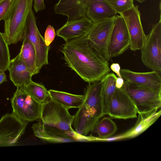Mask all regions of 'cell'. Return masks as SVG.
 I'll use <instances>...</instances> for the list:
<instances>
[{"label": "cell", "instance_id": "cell-1", "mask_svg": "<svg viewBox=\"0 0 161 161\" xmlns=\"http://www.w3.org/2000/svg\"><path fill=\"white\" fill-rule=\"evenodd\" d=\"M61 51L67 65L89 84L100 81L110 71L108 61L93 49L85 36L65 42Z\"/></svg>", "mask_w": 161, "mask_h": 161}, {"label": "cell", "instance_id": "cell-2", "mask_svg": "<svg viewBox=\"0 0 161 161\" xmlns=\"http://www.w3.org/2000/svg\"><path fill=\"white\" fill-rule=\"evenodd\" d=\"M33 0H12L3 20L5 38L8 45L23 39L24 30L28 14Z\"/></svg>", "mask_w": 161, "mask_h": 161}, {"label": "cell", "instance_id": "cell-3", "mask_svg": "<svg viewBox=\"0 0 161 161\" xmlns=\"http://www.w3.org/2000/svg\"><path fill=\"white\" fill-rule=\"evenodd\" d=\"M74 118L68 109L50 98L42 103L40 119L42 123L58 128L80 141H91L90 136H81L72 128Z\"/></svg>", "mask_w": 161, "mask_h": 161}, {"label": "cell", "instance_id": "cell-4", "mask_svg": "<svg viewBox=\"0 0 161 161\" xmlns=\"http://www.w3.org/2000/svg\"><path fill=\"white\" fill-rule=\"evenodd\" d=\"M143 63L153 70L161 72V17L157 23L153 25L151 30L146 36L141 48Z\"/></svg>", "mask_w": 161, "mask_h": 161}, {"label": "cell", "instance_id": "cell-5", "mask_svg": "<svg viewBox=\"0 0 161 161\" xmlns=\"http://www.w3.org/2000/svg\"><path fill=\"white\" fill-rule=\"evenodd\" d=\"M11 103L12 113L20 120L29 122L40 119L42 103L36 101L23 90L17 87Z\"/></svg>", "mask_w": 161, "mask_h": 161}, {"label": "cell", "instance_id": "cell-6", "mask_svg": "<svg viewBox=\"0 0 161 161\" xmlns=\"http://www.w3.org/2000/svg\"><path fill=\"white\" fill-rule=\"evenodd\" d=\"M123 87L135 103L138 113L158 110L161 106V91L124 82Z\"/></svg>", "mask_w": 161, "mask_h": 161}, {"label": "cell", "instance_id": "cell-7", "mask_svg": "<svg viewBox=\"0 0 161 161\" xmlns=\"http://www.w3.org/2000/svg\"><path fill=\"white\" fill-rule=\"evenodd\" d=\"M115 16L93 23L85 36L93 49L104 59L108 61V43Z\"/></svg>", "mask_w": 161, "mask_h": 161}, {"label": "cell", "instance_id": "cell-8", "mask_svg": "<svg viewBox=\"0 0 161 161\" xmlns=\"http://www.w3.org/2000/svg\"><path fill=\"white\" fill-rule=\"evenodd\" d=\"M24 38L28 40L35 48L36 67L40 70L43 66L48 64L49 46L46 45L44 38L38 30L36 17L32 9L30 11L26 20L24 32Z\"/></svg>", "mask_w": 161, "mask_h": 161}, {"label": "cell", "instance_id": "cell-9", "mask_svg": "<svg viewBox=\"0 0 161 161\" xmlns=\"http://www.w3.org/2000/svg\"><path fill=\"white\" fill-rule=\"evenodd\" d=\"M137 114L135 103L124 87L116 88L109 102L107 115L125 119L136 118Z\"/></svg>", "mask_w": 161, "mask_h": 161}, {"label": "cell", "instance_id": "cell-10", "mask_svg": "<svg viewBox=\"0 0 161 161\" xmlns=\"http://www.w3.org/2000/svg\"><path fill=\"white\" fill-rule=\"evenodd\" d=\"M29 122L8 113L0 119V147L15 145L24 134Z\"/></svg>", "mask_w": 161, "mask_h": 161}, {"label": "cell", "instance_id": "cell-11", "mask_svg": "<svg viewBox=\"0 0 161 161\" xmlns=\"http://www.w3.org/2000/svg\"><path fill=\"white\" fill-rule=\"evenodd\" d=\"M130 38L124 20L122 16L116 15L109 39L108 53L109 58L119 56L129 47Z\"/></svg>", "mask_w": 161, "mask_h": 161}, {"label": "cell", "instance_id": "cell-12", "mask_svg": "<svg viewBox=\"0 0 161 161\" xmlns=\"http://www.w3.org/2000/svg\"><path fill=\"white\" fill-rule=\"evenodd\" d=\"M139 6L134 5L132 8L119 14L123 18L129 34L130 49L133 51L141 50L146 37L142 26Z\"/></svg>", "mask_w": 161, "mask_h": 161}, {"label": "cell", "instance_id": "cell-13", "mask_svg": "<svg viewBox=\"0 0 161 161\" xmlns=\"http://www.w3.org/2000/svg\"><path fill=\"white\" fill-rule=\"evenodd\" d=\"M120 73L125 82L155 91H161V74L159 72L153 70L138 72L123 69H120Z\"/></svg>", "mask_w": 161, "mask_h": 161}, {"label": "cell", "instance_id": "cell-14", "mask_svg": "<svg viewBox=\"0 0 161 161\" xmlns=\"http://www.w3.org/2000/svg\"><path fill=\"white\" fill-rule=\"evenodd\" d=\"M105 0H59L54 7L57 14L67 17V21L78 20L86 17L87 9L94 2Z\"/></svg>", "mask_w": 161, "mask_h": 161}, {"label": "cell", "instance_id": "cell-15", "mask_svg": "<svg viewBox=\"0 0 161 161\" xmlns=\"http://www.w3.org/2000/svg\"><path fill=\"white\" fill-rule=\"evenodd\" d=\"M35 136L45 141L53 143H63L80 141L56 127L46 125L41 122L34 124L32 127Z\"/></svg>", "mask_w": 161, "mask_h": 161}, {"label": "cell", "instance_id": "cell-16", "mask_svg": "<svg viewBox=\"0 0 161 161\" xmlns=\"http://www.w3.org/2000/svg\"><path fill=\"white\" fill-rule=\"evenodd\" d=\"M93 24L86 16L78 20L67 21L57 30L56 34L66 42L75 38L85 36Z\"/></svg>", "mask_w": 161, "mask_h": 161}, {"label": "cell", "instance_id": "cell-17", "mask_svg": "<svg viewBox=\"0 0 161 161\" xmlns=\"http://www.w3.org/2000/svg\"><path fill=\"white\" fill-rule=\"evenodd\" d=\"M154 110L145 113L138 114L137 121L132 128L125 132L110 138L108 141L134 137L146 130L158 119L161 115V110Z\"/></svg>", "mask_w": 161, "mask_h": 161}, {"label": "cell", "instance_id": "cell-18", "mask_svg": "<svg viewBox=\"0 0 161 161\" xmlns=\"http://www.w3.org/2000/svg\"><path fill=\"white\" fill-rule=\"evenodd\" d=\"M8 69L10 80L17 87L23 89L32 81V75L19 54L10 60Z\"/></svg>", "mask_w": 161, "mask_h": 161}, {"label": "cell", "instance_id": "cell-19", "mask_svg": "<svg viewBox=\"0 0 161 161\" xmlns=\"http://www.w3.org/2000/svg\"><path fill=\"white\" fill-rule=\"evenodd\" d=\"M116 13L105 0L91 3L88 7L86 17L93 23L115 16Z\"/></svg>", "mask_w": 161, "mask_h": 161}, {"label": "cell", "instance_id": "cell-20", "mask_svg": "<svg viewBox=\"0 0 161 161\" xmlns=\"http://www.w3.org/2000/svg\"><path fill=\"white\" fill-rule=\"evenodd\" d=\"M47 93L50 98L68 109L78 108L85 98L84 94H74L53 89L47 91Z\"/></svg>", "mask_w": 161, "mask_h": 161}, {"label": "cell", "instance_id": "cell-21", "mask_svg": "<svg viewBox=\"0 0 161 161\" xmlns=\"http://www.w3.org/2000/svg\"><path fill=\"white\" fill-rule=\"evenodd\" d=\"M117 77L113 73H109L100 81L101 83V97L103 113L108 114V110L110 100L116 88L115 82Z\"/></svg>", "mask_w": 161, "mask_h": 161}, {"label": "cell", "instance_id": "cell-22", "mask_svg": "<svg viewBox=\"0 0 161 161\" xmlns=\"http://www.w3.org/2000/svg\"><path fill=\"white\" fill-rule=\"evenodd\" d=\"M23 40L18 54L33 76L38 73L40 71L36 67V51L33 46L28 40L24 38Z\"/></svg>", "mask_w": 161, "mask_h": 161}, {"label": "cell", "instance_id": "cell-23", "mask_svg": "<svg viewBox=\"0 0 161 161\" xmlns=\"http://www.w3.org/2000/svg\"><path fill=\"white\" fill-rule=\"evenodd\" d=\"M117 126L110 118L104 117L99 120L93 131L98 136L97 140H103L113 135L116 131Z\"/></svg>", "mask_w": 161, "mask_h": 161}, {"label": "cell", "instance_id": "cell-24", "mask_svg": "<svg viewBox=\"0 0 161 161\" xmlns=\"http://www.w3.org/2000/svg\"><path fill=\"white\" fill-rule=\"evenodd\" d=\"M22 89L40 103H42L46 101L48 96L47 91L44 86L33 81Z\"/></svg>", "mask_w": 161, "mask_h": 161}, {"label": "cell", "instance_id": "cell-25", "mask_svg": "<svg viewBox=\"0 0 161 161\" xmlns=\"http://www.w3.org/2000/svg\"><path fill=\"white\" fill-rule=\"evenodd\" d=\"M8 44L3 33L0 32V71L8 69L10 59Z\"/></svg>", "mask_w": 161, "mask_h": 161}, {"label": "cell", "instance_id": "cell-26", "mask_svg": "<svg viewBox=\"0 0 161 161\" xmlns=\"http://www.w3.org/2000/svg\"><path fill=\"white\" fill-rule=\"evenodd\" d=\"M116 14H120L133 8L134 0H105Z\"/></svg>", "mask_w": 161, "mask_h": 161}, {"label": "cell", "instance_id": "cell-27", "mask_svg": "<svg viewBox=\"0 0 161 161\" xmlns=\"http://www.w3.org/2000/svg\"><path fill=\"white\" fill-rule=\"evenodd\" d=\"M55 35L54 28L52 26L48 25L45 31L44 38L45 44L47 46H49L54 40Z\"/></svg>", "mask_w": 161, "mask_h": 161}, {"label": "cell", "instance_id": "cell-28", "mask_svg": "<svg viewBox=\"0 0 161 161\" xmlns=\"http://www.w3.org/2000/svg\"><path fill=\"white\" fill-rule=\"evenodd\" d=\"M12 0H3L0 1V21L3 20L8 9Z\"/></svg>", "mask_w": 161, "mask_h": 161}, {"label": "cell", "instance_id": "cell-29", "mask_svg": "<svg viewBox=\"0 0 161 161\" xmlns=\"http://www.w3.org/2000/svg\"><path fill=\"white\" fill-rule=\"evenodd\" d=\"M34 8L36 12L45 8L44 0H34Z\"/></svg>", "mask_w": 161, "mask_h": 161}, {"label": "cell", "instance_id": "cell-30", "mask_svg": "<svg viewBox=\"0 0 161 161\" xmlns=\"http://www.w3.org/2000/svg\"><path fill=\"white\" fill-rule=\"evenodd\" d=\"M110 68L114 72L118 77L122 78L120 74V67L118 63H114L110 66Z\"/></svg>", "mask_w": 161, "mask_h": 161}, {"label": "cell", "instance_id": "cell-31", "mask_svg": "<svg viewBox=\"0 0 161 161\" xmlns=\"http://www.w3.org/2000/svg\"><path fill=\"white\" fill-rule=\"evenodd\" d=\"M124 80L122 77H117L115 82V87L116 88L120 89L122 88L124 85Z\"/></svg>", "mask_w": 161, "mask_h": 161}, {"label": "cell", "instance_id": "cell-32", "mask_svg": "<svg viewBox=\"0 0 161 161\" xmlns=\"http://www.w3.org/2000/svg\"><path fill=\"white\" fill-rule=\"evenodd\" d=\"M4 72L0 71V85L7 81V76Z\"/></svg>", "mask_w": 161, "mask_h": 161}, {"label": "cell", "instance_id": "cell-33", "mask_svg": "<svg viewBox=\"0 0 161 161\" xmlns=\"http://www.w3.org/2000/svg\"><path fill=\"white\" fill-rule=\"evenodd\" d=\"M135 0L136 1H137L138 2L140 3H143V2H144L146 0Z\"/></svg>", "mask_w": 161, "mask_h": 161}, {"label": "cell", "instance_id": "cell-34", "mask_svg": "<svg viewBox=\"0 0 161 161\" xmlns=\"http://www.w3.org/2000/svg\"><path fill=\"white\" fill-rule=\"evenodd\" d=\"M2 0H0V1H2Z\"/></svg>", "mask_w": 161, "mask_h": 161}]
</instances>
